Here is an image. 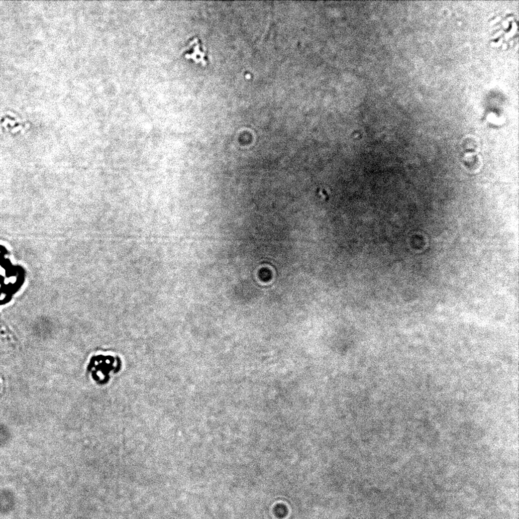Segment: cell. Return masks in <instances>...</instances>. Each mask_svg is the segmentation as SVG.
Wrapping results in <instances>:
<instances>
[{"instance_id": "obj_1", "label": "cell", "mask_w": 519, "mask_h": 519, "mask_svg": "<svg viewBox=\"0 0 519 519\" xmlns=\"http://www.w3.org/2000/svg\"><path fill=\"white\" fill-rule=\"evenodd\" d=\"M184 55L186 58L194 60L196 63H200L203 66L208 64V52L198 37H192L188 40L184 48Z\"/></svg>"}]
</instances>
